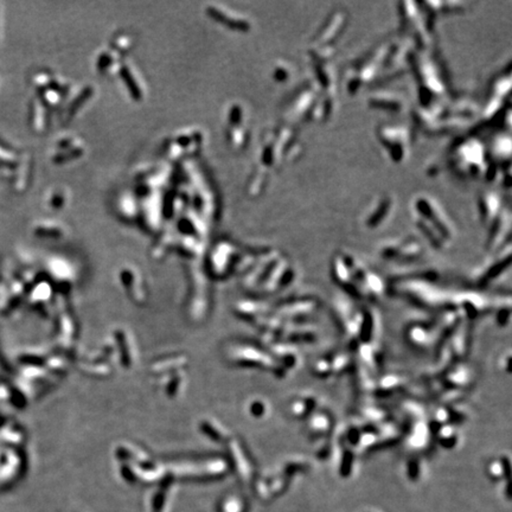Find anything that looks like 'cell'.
Listing matches in <instances>:
<instances>
[{
    "instance_id": "obj_5",
    "label": "cell",
    "mask_w": 512,
    "mask_h": 512,
    "mask_svg": "<svg viewBox=\"0 0 512 512\" xmlns=\"http://www.w3.org/2000/svg\"><path fill=\"white\" fill-rule=\"evenodd\" d=\"M336 100L322 95L311 79L300 83L285 101L284 113L292 126L304 124H321L331 119L335 112Z\"/></svg>"
},
{
    "instance_id": "obj_12",
    "label": "cell",
    "mask_w": 512,
    "mask_h": 512,
    "mask_svg": "<svg viewBox=\"0 0 512 512\" xmlns=\"http://www.w3.org/2000/svg\"><path fill=\"white\" fill-rule=\"evenodd\" d=\"M511 234V211L509 205L504 207L502 214L488 227V237L486 248L490 251H499L510 246Z\"/></svg>"
},
{
    "instance_id": "obj_13",
    "label": "cell",
    "mask_w": 512,
    "mask_h": 512,
    "mask_svg": "<svg viewBox=\"0 0 512 512\" xmlns=\"http://www.w3.org/2000/svg\"><path fill=\"white\" fill-rule=\"evenodd\" d=\"M505 206L506 204L504 203V199L499 192L495 190L483 192L478 199V214H479L481 224L488 228L502 214Z\"/></svg>"
},
{
    "instance_id": "obj_2",
    "label": "cell",
    "mask_w": 512,
    "mask_h": 512,
    "mask_svg": "<svg viewBox=\"0 0 512 512\" xmlns=\"http://www.w3.org/2000/svg\"><path fill=\"white\" fill-rule=\"evenodd\" d=\"M478 102L467 95L452 98L443 105L430 109L414 110L415 124L426 135L440 136L454 134L476 121L480 115Z\"/></svg>"
},
{
    "instance_id": "obj_11",
    "label": "cell",
    "mask_w": 512,
    "mask_h": 512,
    "mask_svg": "<svg viewBox=\"0 0 512 512\" xmlns=\"http://www.w3.org/2000/svg\"><path fill=\"white\" fill-rule=\"evenodd\" d=\"M424 253V247L420 241L413 236L403 237L385 243L381 248V255L388 260L411 261L416 260Z\"/></svg>"
},
{
    "instance_id": "obj_7",
    "label": "cell",
    "mask_w": 512,
    "mask_h": 512,
    "mask_svg": "<svg viewBox=\"0 0 512 512\" xmlns=\"http://www.w3.org/2000/svg\"><path fill=\"white\" fill-rule=\"evenodd\" d=\"M376 140L388 160L401 165L410 157L414 133L406 124H382L375 132Z\"/></svg>"
},
{
    "instance_id": "obj_15",
    "label": "cell",
    "mask_w": 512,
    "mask_h": 512,
    "mask_svg": "<svg viewBox=\"0 0 512 512\" xmlns=\"http://www.w3.org/2000/svg\"><path fill=\"white\" fill-rule=\"evenodd\" d=\"M292 74H293L292 65L289 64L288 62L281 61L279 64H277L275 68H274L273 76H274V79H275L276 81H279V82H286V81H288L289 79H291Z\"/></svg>"
},
{
    "instance_id": "obj_14",
    "label": "cell",
    "mask_w": 512,
    "mask_h": 512,
    "mask_svg": "<svg viewBox=\"0 0 512 512\" xmlns=\"http://www.w3.org/2000/svg\"><path fill=\"white\" fill-rule=\"evenodd\" d=\"M330 426H331V418H330L329 415L318 414L311 418L309 429H310V433L312 434V435L313 434H318V435H320V434L326 433L330 428H331Z\"/></svg>"
},
{
    "instance_id": "obj_6",
    "label": "cell",
    "mask_w": 512,
    "mask_h": 512,
    "mask_svg": "<svg viewBox=\"0 0 512 512\" xmlns=\"http://www.w3.org/2000/svg\"><path fill=\"white\" fill-rule=\"evenodd\" d=\"M400 30L403 38L411 43L417 51L433 49V33L436 18L424 3L401 2L398 4Z\"/></svg>"
},
{
    "instance_id": "obj_9",
    "label": "cell",
    "mask_w": 512,
    "mask_h": 512,
    "mask_svg": "<svg viewBox=\"0 0 512 512\" xmlns=\"http://www.w3.org/2000/svg\"><path fill=\"white\" fill-rule=\"evenodd\" d=\"M366 105L370 109L384 113L401 114L406 112L409 106V96L403 90L382 85L375 89L366 99Z\"/></svg>"
},
{
    "instance_id": "obj_16",
    "label": "cell",
    "mask_w": 512,
    "mask_h": 512,
    "mask_svg": "<svg viewBox=\"0 0 512 512\" xmlns=\"http://www.w3.org/2000/svg\"><path fill=\"white\" fill-rule=\"evenodd\" d=\"M310 407V401L306 400H296L293 403V411H294L295 416H302L305 415L306 408Z\"/></svg>"
},
{
    "instance_id": "obj_10",
    "label": "cell",
    "mask_w": 512,
    "mask_h": 512,
    "mask_svg": "<svg viewBox=\"0 0 512 512\" xmlns=\"http://www.w3.org/2000/svg\"><path fill=\"white\" fill-rule=\"evenodd\" d=\"M395 211V199L391 195H381L375 198L362 214V223L368 229H378L388 223Z\"/></svg>"
},
{
    "instance_id": "obj_1",
    "label": "cell",
    "mask_w": 512,
    "mask_h": 512,
    "mask_svg": "<svg viewBox=\"0 0 512 512\" xmlns=\"http://www.w3.org/2000/svg\"><path fill=\"white\" fill-rule=\"evenodd\" d=\"M433 49H413L409 56V73L416 88V108L420 109L434 108L453 98L447 70Z\"/></svg>"
},
{
    "instance_id": "obj_3",
    "label": "cell",
    "mask_w": 512,
    "mask_h": 512,
    "mask_svg": "<svg viewBox=\"0 0 512 512\" xmlns=\"http://www.w3.org/2000/svg\"><path fill=\"white\" fill-rule=\"evenodd\" d=\"M451 170L462 179L495 181L502 177L490 157L487 145L478 136H466L451 147L448 154Z\"/></svg>"
},
{
    "instance_id": "obj_4",
    "label": "cell",
    "mask_w": 512,
    "mask_h": 512,
    "mask_svg": "<svg viewBox=\"0 0 512 512\" xmlns=\"http://www.w3.org/2000/svg\"><path fill=\"white\" fill-rule=\"evenodd\" d=\"M410 215L415 227L430 247L443 249L455 236V228L439 200L427 194L411 198Z\"/></svg>"
},
{
    "instance_id": "obj_8",
    "label": "cell",
    "mask_w": 512,
    "mask_h": 512,
    "mask_svg": "<svg viewBox=\"0 0 512 512\" xmlns=\"http://www.w3.org/2000/svg\"><path fill=\"white\" fill-rule=\"evenodd\" d=\"M348 25V13L344 9L332 11L310 40L307 50L335 51Z\"/></svg>"
}]
</instances>
